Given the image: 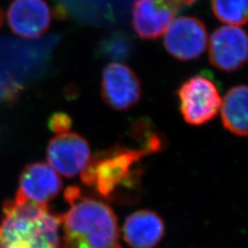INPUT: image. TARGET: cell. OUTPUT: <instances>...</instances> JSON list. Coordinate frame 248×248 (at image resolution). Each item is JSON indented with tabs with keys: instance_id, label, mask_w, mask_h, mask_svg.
Returning <instances> with one entry per match:
<instances>
[{
	"instance_id": "1",
	"label": "cell",
	"mask_w": 248,
	"mask_h": 248,
	"mask_svg": "<svg viewBox=\"0 0 248 248\" xmlns=\"http://www.w3.org/2000/svg\"><path fill=\"white\" fill-rule=\"evenodd\" d=\"M64 199L69 210L61 214L62 248H122L118 220L108 204L68 186Z\"/></svg>"
},
{
	"instance_id": "2",
	"label": "cell",
	"mask_w": 248,
	"mask_h": 248,
	"mask_svg": "<svg viewBox=\"0 0 248 248\" xmlns=\"http://www.w3.org/2000/svg\"><path fill=\"white\" fill-rule=\"evenodd\" d=\"M144 156L142 151L122 144L98 151L81 172V180L107 201H132L141 187Z\"/></svg>"
},
{
	"instance_id": "3",
	"label": "cell",
	"mask_w": 248,
	"mask_h": 248,
	"mask_svg": "<svg viewBox=\"0 0 248 248\" xmlns=\"http://www.w3.org/2000/svg\"><path fill=\"white\" fill-rule=\"evenodd\" d=\"M0 248H62L61 214L49 205L9 200L3 205Z\"/></svg>"
},
{
	"instance_id": "4",
	"label": "cell",
	"mask_w": 248,
	"mask_h": 248,
	"mask_svg": "<svg viewBox=\"0 0 248 248\" xmlns=\"http://www.w3.org/2000/svg\"><path fill=\"white\" fill-rule=\"evenodd\" d=\"M179 110L186 124L201 126L218 114L222 98L213 80L194 76L186 80L177 90Z\"/></svg>"
},
{
	"instance_id": "5",
	"label": "cell",
	"mask_w": 248,
	"mask_h": 248,
	"mask_svg": "<svg viewBox=\"0 0 248 248\" xmlns=\"http://www.w3.org/2000/svg\"><path fill=\"white\" fill-rule=\"evenodd\" d=\"M196 0H135L133 27L141 39L155 41L164 35L177 13Z\"/></svg>"
},
{
	"instance_id": "6",
	"label": "cell",
	"mask_w": 248,
	"mask_h": 248,
	"mask_svg": "<svg viewBox=\"0 0 248 248\" xmlns=\"http://www.w3.org/2000/svg\"><path fill=\"white\" fill-rule=\"evenodd\" d=\"M100 93L108 106L117 111H124L140 101L142 85L130 66L121 62H110L102 73Z\"/></svg>"
},
{
	"instance_id": "7",
	"label": "cell",
	"mask_w": 248,
	"mask_h": 248,
	"mask_svg": "<svg viewBox=\"0 0 248 248\" xmlns=\"http://www.w3.org/2000/svg\"><path fill=\"white\" fill-rule=\"evenodd\" d=\"M164 46L178 61L196 60L203 54L208 46L206 26L195 17L176 18L165 32Z\"/></svg>"
},
{
	"instance_id": "8",
	"label": "cell",
	"mask_w": 248,
	"mask_h": 248,
	"mask_svg": "<svg viewBox=\"0 0 248 248\" xmlns=\"http://www.w3.org/2000/svg\"><path fill=\"white\" fill-rule=\"evenodd\" d=\"M50 166L67 178L77 177L91 158V148L85 137L76 133L57 134L47 146Z\"/></svg>"
},
{
	"instance_id": "9",
	"label": "cell",
	"mask_w": 248,
	"mask_h": 248,
	"mask_svg": "<svg viewBox=\"0 0 248 248\" xmlns=\"http://www.w3.org/2000/svg\"><path fill=\"white\" fill-rule=\"evenodd\" d=\"M209 59L214 67L232 73L248 61V36L239 26L225 25L214 31L209 45Z\"/></svg>"
},
{
	"instance_id": "10",
	"label": "cell",
	"mask_w": 248,
	"mask_h": 248,
	"mask_svg": "<svg viewBox=\"0 0 248 248\" xmlns=\"http://www.w3.org/2000/svg\"><path fill=\"white\" fill-rule=\"evenodd\" d=\"M61 177L47 163L36 162L22 170L16 198L41 205H48L62 190Z\"/></svg>"
},
{
	"instance_id": "11",
	"label": "cell",
	"mask_w": 248,
	"mask_h": 248,
	"mask_svg": "<svg viewBox=\"0 0 248 248\" xmlns=\"http://www.w3.org/2000/svg\"><path fill=\"white\" fill-rule=\"evenodd\" d=\"M7 18L15 34L23 39H35L48 31L52 13L45 0H14Z\"/></svg>"
},
{
	"instance_id": "12",
	"label": "cell",
	"mask_w": 248,
	"mask_h": 248,
	"mask_svg": "<svg viewBox=\"0 0 248 248\" xmlns=\"http://www.w3.org/2000/svg\"><path fill=\"white\" fill-rule=\"evenodd\" d=\"M165 223L157 213L141 210L127 217L124 238L133 248H155L165 235Z\"/></svg>"
},
{
	"instance_id": "13",
	"label": "cell",
	"mask_w": 248,
	"mask_h": 248,
	"mask_svg": "<svg viewBox=\"0 0 248 248\" xmlns=\"http://www.w3.org/2000/svg\"><path fill=\"white\" fill-rule=\"evenodd\" d=\"M223 127L231 133L246 137L248 135V87L238 85L229 89L221 105Z\"/></svg>"
},
{
	"instance_id": "14",
	"label": "cell",
	"mask_w": 248,
	"mask_h": 248,
	"mask_svg": "<svg viewBox=\"0 0 248 248\" xmlns=\"http://www.w3.org/2000/svg\"><path fill=\"white\" fill-rule=\"evenodd\" d=\"M130 136L138 144L136 149L142 151L146 155L159 153L166 147L164 136L155 129L150 121L145 119L133 122L130 128Z\"/></svg>"
},
{
	"instance_id": "15",
	"label": "cell",
	"mask_w": 248,
	"mask_h": 248,
	"mask_svg": "<svg viewBox=\"0 0 248 248\" xmlns=\"http://www.w3.org/2000/svg\"><path fill=\"white\" fill-rule=\"evenodd\" d=\"M212 9L223 23L243 26L248 22V0H212Z\"/></svg>"
},
{
	"instance_id": "16",
	"label": "cell",
	"mask_w": 248,
	"mask_h": 248,
	"mask_svg": "<svg viewBox=\"0 0 248 248\" xmlns=\"http://www.w3.org/2000/svg\"><path fill=\"white\" fill-rule=\"evenodd\" d=\"M101 53L108 58L124 59L131 53V44L124 36H113L102 44Z\"/></svg>"
},
{
	"instance_id": "17",
	"label": "cell",
	"mask_w": 248,
	"mask_h": 248,
	"mask_svg": "<svg viewBox=\"0 0 248 248\" xmlns=\"http://www.w3.org/2000/svg\"><path fill=\"white\" fill-rule=\"evenodd\" d=\"M70 116L64 112H55L49 119V129L56 134L68 133L72 127Z\"/></svg>"
},
{
	"instance_id": "18",
	"label": "cell",
	"mask_w": 248,
	"mask_h": 248,
	"mask_svg": "<svg viewBox=\"0 0 248 248\" xmlns=\"http://www.w3.org/2000/svg\"><path fill=\"white\" fill-rule=\"evenodd\" d=\"M4 21H5V16H4V13H3L2 9H0V28L3 26Z\"/></svg>"
}]
</instances>
